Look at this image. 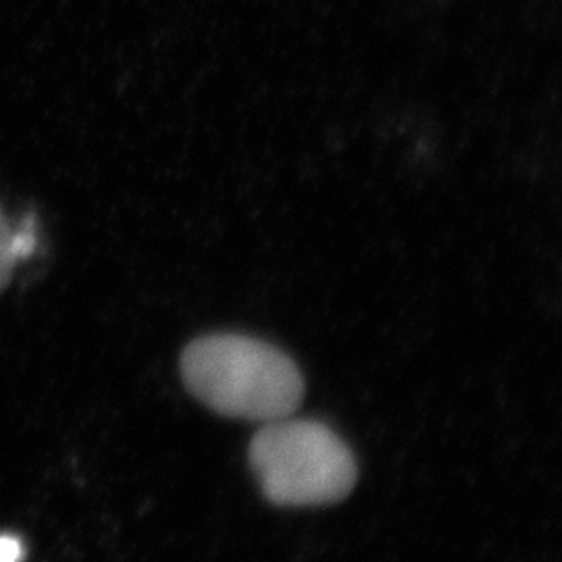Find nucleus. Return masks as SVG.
Listing matches in <instances>:
<instances>
[{
    "mask_svg": "<svg viewBox=\"0 0 562 562\" xmlns=\"http://www.w3.org/2000/svg\"><path fill=\"white\" fill-rule=\"evenodd\" d=\"M18 261H21V255L15 240V229L7 222L0 209V288L9 281Z\"/></svg>",
    "mask_w": 562,
    "mask_h": 562,
    "instance_id": "obj_3",
    "label": "nucleus"
},
{
    "mask_svg": "<svg viewBox=\"0 0 562 562\" xmlns=\"http://www.w3.org/2000/svg\"><path fill=\"white\" fill-rule=\"evenodd\" d=\"M188 392L223 417L269 423L294 415L304 398L299 364L278 346L244 334H209L180 359Z\"/></svg>",
    "mask_w": 562,
    "mask_h": 562,
    "instance_id": "obj_1",
    "label": "nucleus"
},
{
    "mask_svg": "<svg viewBox=\"0 0 562 562\" xmlns=\"http://www.w3.org/2000/svg\"><path fill=\"white\" fill-rule=\"evenodd\" d=\"M248 464L276 506L340 503L359 480L355 452L329 425L292 415L262 423L248 446Z\"/></svg>",
    "mask_w": 562,
    "mask_h": 562,
    "instance_id": "obj_2",
    "label": "nucleus"
},
{
    "mask_svg": "<svg viewBox=\"0 0 562 562\" xmlns=\"http://www.w3.org/2000/svg\"><path fill=\"white\" fill-rule=\"evenodd\" d=\"M23 557V548H21L18 538L11 536H2L0 538V562H20Z\"/></svg>",
    "mask_w": 562,
    "mask_h": 562,
    "instance_id": "obj_4",
    "label": "nucleus"
}]
</instances>
